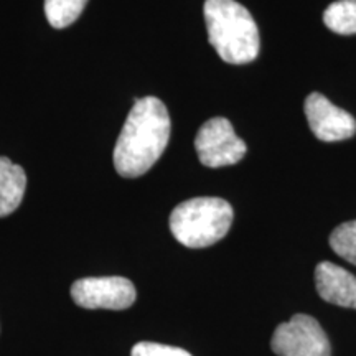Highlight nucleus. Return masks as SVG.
Masks as SVG:
<instances>
[{
  "label": "nucleus",
  "mask_w": 356,
  "mask_h": 356,
  "mask_svg": "<svg viewBox=\"0 0 356 356\" xmlns=\"http://www.w3.org/2000/svg\"><path fill=\"white\" fill-rule=\"evenodd\" d=\"M195 149L204 167L220 168L238 163L246 155L248 147L236 136L228 119L213 118L200 127Z\"/></svg>",
  "instance_id": "obj_5"
},
{
  "label": "nucleus",
  "mask_w": 356,
  "mask_h": 356,
  "mask_svg": "<svg viewBox=\"0 0 356 356\" xmlns=\"http://www.w3.org/2000/svg\"><path fill=\"white\" fill-rule=\"evenodd\" d=\"M330 246L338 256L356 266V220L346 221L333 229Z\"/></svg>",
  "instance_id": "obj_12"
},
{
  "label": "nucleus",
  "mask_w": 356,
  "mask_h": 356,
  "mask_svg": "<svg viewBox=\"0 0 356 356\" xmlns=\"http://www.w3.org/2000/svg\"><path fill=\"white\" fill-rule=\"evenodd\" d=\"M88 0H44V15L53 29H66L81 15Z\"/></svg>",
  "instance_id": "obj_11"
},
{
  "label": "nucleus",
  "mask_w": 356,
  "mask_h": 356,
  "mask_svg": "<svg viewBox=\"0 0 356 356\" xmlns=\"http://www.w3.org/2000/svg\"><path fill=\"white\" fill-rule=\"evenodd\" d=\"M270 346L277 356H332L323 328L305 314H297L289 322L277 325Z\"/></svg>",
  "instance_id": "obj_4"
},
{
  "label": "nucleus",
  "mask_w": 356,
  "mask_h": 356,
  "mask_svg": "<svg viewBox=\"0 0 356 356\" xmlns=\"http://www.w3.org/2000/svg\"><path fill=\"white\" fill-rule=\"evenodd\" d=\"M26 190L25 170L10 159L0 157V218L20 207Z\"/></svg>",
  "instance_id": "obj_9"
},
{
  "label": "nucleus",
  "mask_w": 356,
  "mask_h": 356,
  "mask_svg": "<svg viewBox=\"0 0 356 356\" xmlns=\"http://www.w3.org/2000/svg\"><path fill=\"white\" fill-rule=\"evenodd\" d=\"M233 216V208L226 200L191 198L172 211L170 231L177 241L186 248H207L228 234Z\"/></svg>",
  "instance_id": "obj_3"
},
{
  "label": "nucleus",
  "mask_w": 356,
  "mask_h": 356,
  "mask_svg": "<svg viewBox=\"0 0 356 356\" xmlns=\"http://www.w3.org/2000/svg\"><path fill=\"white\" fill-rule=\"evenodd\" d=\"M204 22L208 40L222 61L246 65L259 55V30L246 7L234 0H207Z\"/></svg>",
  "instance_id": "obj_2"
},
{
  "label": "nucleus",
  "mask_w": 356,
  "mask_h": 356,
  "mask_svg": "<svg viewBox=\"0 0 356 356\" xmlns=\"http://www.w3.org/2000/svg\"><path fill=\"white\" fill-rule=\"evenodd\" d=\"M74 304L83 309L124 310L136 302V287L126 277H86L71 286Z\"/></svg>",
  "instance_id": "obj_6"
},
{
  "label": "nucleus",
  "mask_w": 356,
  "mask_h": 356,
  "mask_svg": "<svg viewBox=\"0 0 356 356\" xmlns=\"http://www.w3.org/2000/svg\"><path fill=\"white\" fill-rule=\"evenodd\" d=\"M305 115L312 132L323 142L346 140L356 134V119L337 108L320 92H312L305 99Z\"/></svg>",
  "instance_id": "obj_7"
},
{
  "label": "nucleus",
  "mask_w": 356,
  "mask_h": 356,
  "mask_svg": "<svg viewBox=\"0 0 356 356\" xmlns=\"http://www.w3.org/2000/svg\"><path fill=\"white\" fill-rule=\"evenodd\" d=\"M131 356H191L188 351L177 346L160 345L154 341H140L132 348Z\"/></svg>",
  "instance_id": "obj_13"
},
{
  "label": "nucleus",
  "mask_w": 356,
  "mask_h": 356,
  "mask_svg": "<svg viewBox=\"0 0 356 356\" xmlns=\"http://www.w3.org/2000/svg\"><path fill=\"white\" fill-rule=\"evenodd\" d=\"M317 292L325 302L356 309V275L343 267L323 261L315 269Z\"/></svg>",
  "instance_id": "obj_8"
},
{
  "label": "nucleus",
  "mask_w": 356,
  "mask_h": 356,
  "mask_svg": "<svg viewBox=\"0 0 356 356\" xmlns=\"http://www.w3.org/2000/svg\"><path fill=\"white\" fill-rule=\"evenodd\" d=\"M323 22L338 35L356 33V0H338L323 12Z\"/></svg>",
  "instance_id": "obj_10"
},
{
  "label": "nucleus",
  "mask_w": 356,
  "mask_h": 356,
  "mask_svg": "<svg viewBox=\"0 0 356 356\" xmlns=\"http://www.w3.org/2000/svg\"><path fill=\"white\" fill-rule=\"evenodd\" d=\"M114 147L115 172L124 178L144 175L162 157L170 140L172 122L159 97H136Z\"/></svg>",
  "instance_id": "obj_1"
}]
</instances>
